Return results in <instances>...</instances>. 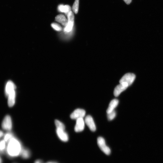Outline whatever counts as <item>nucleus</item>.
I'll return each instance as SVG.
<instances>
[{"label": "nucleus", "instance_id": "nucleus-23", "mask_svg": "<svg viewBox=\"0 0 163 163\" xmlns=\"http://www.w3.org/2000/svg\"><path fill=\"white\" fill-rule=\"evenodd\" d=\"M51 26L56 31H60L62 30V28L61 26L57 23H52L51 24Z\"/></svg>", "mask_w": 163, "mask_h": 163}, {"label": "nucleus", "instance_id": "nucleus-26", "mask_svg": "<svg viewBox=\"0 0 163 163\" xmlns=\"http://www.w3.org/2000/svg\"><path fill=\"white\" fill-rule=\"evenodd\" d=\"M4 136L3 132L1 131L0 130V138H1Z\"/></svg>", "mask_w": 163, "mask_h": 163}, {"label": "nucleus", "instance_id": "nucleus-15", "mask_svg": "<svg viewBox=\"0 0 163 163\" xmlns=\"http://www.w3.org/2000/svg\"><path fill=\"white\" fill-rule=\"evenodd\" d=\"M31 152L30 150L26 148H23L20 155L23 159H27L30 158Z\"/></svg>", "mask_w": 163, "mask_h": 163}, {"label": "nucleus", "instance_id": "nucleus-7", "mask_svg": "<svg viewBox=\"0 0 163 163\" xmlns=\"http://www.w3.org/2000/svg\"><path fill=\"white\" fill-rule=\"evenodd\" d=\"M85 123L83 118H80L77 119L76 125L74 128L75 131L79 132L83 131L84 129Z\"/></svg>", "mask_w": 163, "mask_h": 163}, {"label": "nucleus", "instance_id": "nucleus-25", "mask_svg": "<svg viewBox=\"0 0 163 163\" xmlns=\"http://www.w3.org/2000/svg\"><path fill=\"white\" fill-rule=\"evenodd\" d=\"M34 163H44L41 160H37Z\"/></svg>", "mask_w": 163, "mask_h": 163}, {"label": "nucleus", "instance_id": "nucleus-9", "mask_svg": "<svg viewBox=\"0 0 163 163\" xmlns=\"http://www.w3.org/2000/svg\"><path fill=\"white\" fill-rule=\"evenodd\" d=\"M65 130L57 129V135L61 141L66 142L68 141L69 137L67 133L65 131Z\"/></svg>", "mask_w": 163, "mask_h": 163}, {"label": "nucleus", "instance_id": "nucleus-3", "mask_svg": "<svg viewBox=\"0 0 163 163\" xmlns=\"http://www.w3.org/2000/svg\"><path fill=\"white\" fill-rule=\"evenodd\" d=\"M97 143L99 147L104 154L108 155L110 154L111 151L106 145L105 141L103 137H99L98 138Z\"/></svg>", "mask_w": 163, "mask_h": 163}, {"label": "nucleus", "instance_id": "nucleus-19", "mask_svg": "<svg viewBox=\"0 0 163 163\" xmlns=\"http://www.w3.org/2000/svg\"><path fill=\"white\" fill-rule=\"evenodd\" d=\"M55 123L57 129H59L65 130V126L61 121L59 120H56L55 121Z\"/></svg>", "mask_w": 163, "mask_h": 163}, {"label": "nucleus", "instance_id": "nucleus-28", "mask_svg": "<svg viewBox=\"0 0 163 163\" xmlns=\"http://www.w3.org/2000/svg\"><path fill=\"white\" fill-rule=\"evenodd\" d=\"M46 163H57V162H48Z\"/></svg>", "mask_w": 163, "mask_h": 163}, {"label": "nucleus", "instance_id": "nucleus-18", "mask_svg": "<svg viewBox=\"0 0 163 163\" xmlns=\"http://www.w3.org/2000/svg\"><path fill=\"white\" fill-rule=\"evenodd\" d=\"M79 2V0H75L72 7V10L74 13L76 14L78 13Z\"/></svg>", "mask_w": 163, "mask_h": 163}, {"label": "nucleus", "instance_id": "nucleus-17", "mask_svg": "<svg viewBox=\"0 0 163 163\" xmlns=\"http://www.w3.org/2000/svg\"><path fill=\"white\" fill-rule=\"evenodd\" d=\"M74 22H68V24L64 29V32L69 33L72 30L74 25Z\"/></svg>", "mask_w": 163, "mask_h": 163}, {"label": "nucleus", "instance_id": "nucleus-20", "mask_svg": "<svg viewBox=\"0 0 163 163\" xmlns=\"http://www.w3.org/2000/svg\"><path fill=\"white\" fill-rule=\"evenodd\" d=\"M13 137L12 134L11 133H8L5 134L4 135V139L6 142L7 143Z\"/></svg>", "mask_w": 163, "mask_h": 163}, {"label": "nucleus", "instance_id": "nucleus-5", "mask_svg": "<svg viewBox=\"0 0 163 163\" xmlns=\"http://www.w3.org/2000/svg\"><path fill=\"white\" fill-rule=\"evenodd\" d=\"M86 115V111L83 109H77L75 110L71 115V118L73 119L83 118Z\"/></svg>", "mask_w": 163, "mask_h": 163}, {"label": "nucleus", "instance_id": "nucleus-14", "mask_svg": "<svg viewBox=\"0 0 163 163\" xmlns=\"http://www.w3.org/2000/svg\"><path fill=\"white\" fill-rule=\"evenodd\" d=\"M55 20L65 27L68 24V20L65 16L63 15L60 14L57 15L55 17Z\"/></svg>", "mask_w": 163, "mask_h": 163}, {"label": "nucleus", "instance_id": "nucleus-16", "mask_svg": "<svg viewBox=\"0 0 163 163\" xmlns=\"http://www.w3.org/2000/svg\"><path fill=\"white\" fill-rule=\"evenodd\" d=\"M6 142L4 139L0 141V154H3L5 153L7 145Z\"/></svg>", "mask_w": 163, "mask_h": 163}, {"label": "nucleus", "instance_id": "nucleus-22", "mask_svg": "<svg viewBox=\"0 0 163 163\" xmlns=\"http://www.w3.org/2000/svg\"><path fill=\"white\" fill-rule=\"evenodd\" d=\"M67 16L68 18V22H74V16L72 11H70Z\"/></svg>", "mask_w": 163, "mask_h": 163}, {"label": "nucleus", "instance_id": "nucleus-8", "mask_svg": "<svg viewBox=\"0 0 163 163\" xmlns=\"http://www.w3.org/2000/svg\"><path fill=\"white\" fill-rule=\"evenodd\" d=\"M129 87L124 84H120L116 86L114 92V94L115 97L118 96L121 93L126 90Z\"/></svg>", "mask_w": 163, "mask_h": 163}, {"label": "nucleus", "instance_id": "nucleus-27", "mask_svg": "<svg viewBox=\"0 0 163 163\" xmlns=\"http://www.w3.org/2000/svg\"><path fill=\"white\" fill-rule=\"evenodd\" d=\"M0 163H3V160L1 156H0Z\"/></svg>", "mask_w": 163, "mask_h": 163}, {"label": "nucleus", "instance_id": "nucleus-12", "mask_svg": "<svg viewBox=\"0 0 163 163\" xmlns=\"http://www.w3.org/2000/svg\"><path fill=\"white\" fill-rule=\"evenodd\" d=\"M119 103V101L117 99H114L110 102L108 107L107 110V113L108 114L111 112L117 107Z\"/></svg>", "mask_w": 163, "mask_h": 163}, {"label": "nucleus", "instance_id": "nucleus-10", "mask_svg": "<svg viewBox=\"0 0 163 163\" xmlns=\"http://www.w3.org/2000/svg\"><path fill=\"white\" fill-rule=\"evenodd\" d=\"M7 97L8 106L10 107H13L15 101L16 94L15 90L9 93Z\"/></svg>", "mask_w": 163, "mask_h": 163}, {"label": "nucleus", "instance_id": "nucleus-13", "mask_svg": "<svg viewBox=\"0 0 163 163\" xmlns=\"http://www.w3.org/2000/svg\"><path fill=\"white\" fill-rule=\"evenodd\" d=\"M58 9L60 12L65 13L67 15L71 11V7L68 5H60L58 7Z\"/></svg>", "mask_w": 163, "mask_h": 163}, {"label": "nucleus", "instance_id": "nucleus-21", "mask_svg": "<svg viewBox=\"0 0 163 163\" xmlns=\"http://www.w3.org/2000/svg\"><path fill=\"white\" fill-rule=\"evenodd\" d=\"M107 114L108 119L109 121L113 120L115 118L116 116V112L115 110Z\"/></svg>", "mask_w": 163, "mask_h": 163}, {"label": "nucleus", "instance_id": "nucleus-11", "mask_svg": "<svg viewBox=\"0 0 163 163\" xmlns=\"http://www.w3.org/2000/svg\"><path fill=\"white\" fill-rule=\"evenodd\" d=\"M15 89L16 86L12 82H8L5 87V96L7 97L9 93L15 90Z\"/></svg>", "mask_w": 163, "mask_h": 163}, {"label": "nucleus", "instance_id": "nucleus-1", "mask_svg": "<svg viewBox=\"0 0 163 163\" xmlns=\"http://www.w3.org/2000/svg\"><path fill=\"white\" fill-rule=\"evenodd\" d=\"M7 143L5 153L9 158H13L20 155L23 148L18 139L13 137Z\"/></svg>", "mask_w": 163, "mask_h": 163}, {"label": "nucleus", "instance_id": "nucleus-2", "mask_svg": "<svg viewBox=\"0 0 163 163\" xmlns=\"http://www.w3.org/2000/svg\"><path fill=\"white\" fill-rule=\"evenodd\" d=\"M136 78L135 75L132 73H127L125 75L120 79V84H124L128 86L131 85L134 81Z\"/></svg>", "mask_w": 163, "mask_h": 163}, {"label": "nucleus", "instance_id": "nucleus-24", "mask_svg": "<svg viewBox=\"0 0 163 163\" xmlns=\"http://www.w3.org/2000/svg\"><path fill=\"white\" fill-rule=\"evenodd\" d=\"M123 1L127 5L129 4L132 1V0H123Z\"/></svg>", "mask_w": 163, "mask_h": 163}, {"label": "nucleus", "instance_id": "nucleus-4", "mask_svg": "<svg viewBox=\"0 0 163 163\" xmlns=\"http://www.w3.org/2000/svg\"><path fill=\"white\" fill-rule=\"evenodd\" d=\"M12 121L10 116L7 115L4 118L2 123L3 129L6 131H10L12 128Z\"/></svg>", "mask_w": 163, "mask_h": 163}, {"label": "nucleus", "instance_id": "nucleus-6", "mask_svg": "<svg viewBox=\"0 0 163 163\" xmlns=\"http://www.w3.org/2000/svg\"><path fill=\"white\" fill-rule=\"evenodd\" d=\"M85 122L91 131L94 132L96 131V127L94 122L90 115H88L86 116Z\"/></svg>", "mask_w": 163, "mask_h": 163}]
</instances>
